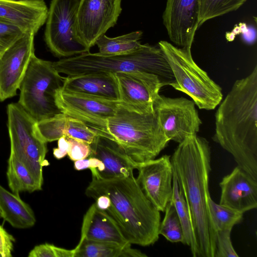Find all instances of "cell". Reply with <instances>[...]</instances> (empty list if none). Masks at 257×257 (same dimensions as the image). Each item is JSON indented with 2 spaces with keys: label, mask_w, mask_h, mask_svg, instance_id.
Instances as JSON below:
<instances>
[{
  "label": "cell",
  "mask_w": 257,
  "mask_h": 257,
  "mask_svg": "<svg viewBox=\"0 0 257 257\" xmlns=\"http://www.w3.org/2000/svg\"><path fill=\"white\" fill-rule=\"evenodd\" d=\"M143 32L137 31L114 38H109L105 34L100 37L95 45L99 53L103 55H116L127 53L139 49L143 44L139 40Z\"/></svg>",
  "instance_id": "25"
},
{
  "label": "cell",
  "mask_w": 257,
  "mask_h": 257,
  "mask_svg": "<svg viewBox=\"0 0 257 257\" xmlns=\"http://www.w3.org/2000/svg\"><path fill=\"white\" fill-rule=\"evenodd\" d=\"M56 101L62 113L84 123L94 120H106L113 116L119 103L68 92L61 89L57 92Z\"/></svg>",
  "instance_id": "17"
},
{
  "label": "cell",
  "mask_w": 257,
  "mask_h": 257,
  "mask_svg": "<svg viewBox=\"0 0 257 257\" xmlns=\"http://www.w3.org/2000/svg\"><path fill=\"white\" fill-rule=\"evenodd\" d=\"M0 257H2V255L0 254Z\"/></svg>",
  "instance_id": "43"
},
{
  "label": "cell",
  "mask_w": 257,
  "mask_h": 257,
  "mask_svg": "<svg viewBox=\"0 0 257 257\" xmlns=\"http://www.w3.org/2000/svg\"><path fill=\"white\" fill-rule=\"evenodd\" d=\"M1 211H0V218H1Z\"/></svg>",
  "instance_id": "42"
},
{
  "label": "cell",
  "mask_w": 257,
  "mask_h": 257,
  "mask_svg": "<svg viewBox=\"0 0 257 257\" xmlns=\"http://www.w3.org/2000/svg\"><path fill=\"white\" fill-rule=\"evenodd\" d=\"M29 257H55L54 245L45 243L36 245L31 250Z\"/></svg>",
  "instance_id": "37"
},
{
  "label": "cell",
  "mask_w": 257,
  "mask_h": 257,
  "mask_svg": "<svg viewBox=\"0 0 257 257\" xmlns=\"http://www.w3.org/2000/svg\"><path fill=\"white\" fill-rule=\"evenodd\" d=\"M164 212L165 214L159 227V234L171 242L183 243L184 235L181 223L171 201L167 204Z\"/></svg>",
  "instance_id": "29"
},
{
  "label": "cell",
  "mask_w": 257,
  "mask_h": 257,
  "mask_svg": "<svg viewBox=\"0 0 257 257\" xmlns=\"http://www.w3.org/2000/svg\"><path fill=\"white\" fill-rule=\"evenodd\" d=\"M7 176L10 188L16 195H19L22 192L32 193L42 189V186L12 153L8 160Z\"/></svg>",
  "instance_id": "24"
},
{
  "label": "cell",
  "mask_w": 257,
  "mask_h": 257,
  "mask_svg": "<svg viewBox=\"0 0 257 257\" xmlns=\"http://www.w3.org/2000/svg\"><path fill=\"white\" fill-rule=\"evenodd\" d=\"M74 168L78 171L87 169L89 170L95 169L98 173H100L103 171L104 166L102 162L97 158L89 157L74 161Z\"/></svg>",
  "instance_id": "36"
},
{
  "label": "cell",
  "mask_w": 257,
  "mask_h": 257,
  "mask_svg": "<svg viewBox=\"0 0 257 257\" xmlns=\"http://www.w3.org/2000/svg\"><path fill=\"white\" fill-rule=\"evenodd\" d=\"M66 138L69 144L67 155L71 161L74 162L89 157L91 152L90 144L68 137Z\"/></svg>",
  "instance_id": "34"
},
{
  "label": "cell",
  "mask_w": 257,
  "mask_h": 257,
  "mask_svg": "<svg viewBox=\"0 0 257 257\" xmlns=\"http://www.w3.org/2000/svg\"><path fill=\"white\" fill-rule=\"evenodd\" d=\"M84 239L123 245L130 243L113 218L106 211L97 208L94 203L83 216L79 241Z\"/></svg>",
  "instance_id": "21"
},
{
  "label": "cell",
  "mask_w": 257,
  "mask_h": 257,
  "mask_svg": "<svg viewBox=\"0 0 257 257\" xmlns=\"http://www.w3.org/2000/svg\"><path fill=\"white\" fill-rule=\"evenodd\" d=\"M91 172L92 180L85 194L94 199L100 195L109 197L110 206L106 212L117 223L128 241L142 246L156 243L160 235V211L146 196L134 174L103 179L95 170Z\"/></svg>",
  "instance_id": "3"
},
{
  "label": "cell",
  "mask_w": 257,
  "mask_h": 257,
  "mask_svg": "<svg viewBox=\"0 0 257 257\" xmlns=\"http://www.w3.org/2000/svg\"><path fill=\"white\" fill-rule=\"evenodd\" d=\"M215 114L213 140L257 179V65L236 80Z\"/></svg>",
  "instance_id": "2"
},
{
  "label": "cell",
  "mask_w": 257,
  "mask_h": 257,
  "mask_svg": "<svg viewBox=\"0 0 257 257\" xmlns=\"http://www.w3.org/2000/svg\"><path fill=\"white\" fill-rule=\"evenodd\" d=\"M68 115L62 113L36 122V131L46 143L58 140L65 136Z\"/></svg>",
  "instance_id": "30"
},
{
  "label": "cell",
  "mask_w": 257,
  "mask_h": 257,
  "mask_svg": "<svg viewBox=\"0 0 257 257\" xmlns=\"http://www.w3.org/2000/svg\"><path fill=\"white\" fill-rule=\"evenodd\" d=\"M7 114L10 153L26 166L42 186L43 168L49 165L45 159L48 152L47 143L38 134L36 122L18 103L8 105Z\"/></svg>",
  "instance_id": "8"
},
{
  "label": "cell",
  "mask_w": 257,
  "mask_h": 257,
  "mask_svg": "<svg viewBox=\"0 0 257 257\" xmlns=\"http://www.w3.org/2000/svg\"><path fill=\"white\" fill-rule=\"evenodd\" d=\"M121 0H80L76 16L79 38L89 48L116 24Z\"/></svg>",
  "instance_id": "11"
},
{
  "label": "cell",
  "mask_w": 257,
  "mask_h": 257,
  "mask_svg": "<svg viewBox=\"0 0 257 257\" xmlns=\"http://www.w3.org/2000/svg\"><path fill=\"white\" fill-rule=\"evenodd\" d=\"M210 218L215 231L230 230L241 222L243 214L216 203L211 198L208 201Z\"/></svg>",
  "instance_id": "27"
},
{
  "label": "cell",
  "mask_w": 257,
  "mask_h": 257,
  "mask_svg": "<svg viewBox=\"0 0 257 257\" xmlns=\"http://www.w3.org/2000/svg\"><path fill=\"white\" fill-rule=\"evenodd\" d=\"M172 184L173 194L170 201L173 204L181 223L184 235L183 244L190 246L194 257L195 244L190 210L182 191L179 189L177 180L174 173Z\"/></svg>",
  "instance_id": "26"
},
{
  "label": "cell",
  "mask_w": 257,
  "mask_h": 257,
  "mask_svg": "<svg viewBox=\"0 0 257 257\" xmlns=\"http://www.w3.org/2000/svg\"><path fill=\"white\" fill-rule=\"evenodd\" d=\"M245 32L242 34V38L244 42L249 44H253L256 40V30L255 28L250 27L247 28L245 25Z\"/></svg>",
  "instance_id": "40"
},
{
  "label": "cell",
  "mask_w": 257,
  "mask_h": 257,
  "mask_svg": "<svg viewBox=\"0 0 257 257\" xmlns=\"http://www.w3.org/2000/svg\"><path fill=\"white\" fill-rule=\"evenodd\" d=\"M1 217L12 226L20 229L34 225L36 217L30 206L20 197L0 185Z\"/></svg>",
  "instance_id": "22"
},
{
  "label": "cell",
  "mask_w": 257,
  "mask_h": 257,
  "mask_svg": "<svg viewBox=\"0 0 257 257\" xmlns=\"http://www.w3.org/2000/svg\"><path fill=\"white\" fill-rule=\"evenodd\" d=\"M80 0H51L48 9L44 39L58 57L89 52L76 32V16Z\"/></svg>",
  "instance_id": "9"
},
{
  "label": "cell",
  "mask_w": 257,
  "mask_h": 257,
  "mask_svg": "<svg viewBox=\"0 0 257 257\" xmlns=\"http://www.w3.org/2000/svg\"><path fill=\"white\" fill-rule=\"evenodd\" d=\"M69 148V144L65 136H63L58 140V148L53 149V155L57 159L65 157Z\"/></svg>",
  "instance_id": "38"
},
{
  "label": "cell",
  "mask_w": 257,
  "mask_h": 257,
  "mask_svg": "<svg viewBox=\"0 0 257 257\" xmlns=\"http://www.w3.org/2000/svg\"><path fill=\"white\" fill-rule=\"evenodd\" d=\"M59 73L68 76L106 72L142 71L157 75L164 86L175 81L173 72L158 45L143 44L127 53L103 55L89 52L53 62Z\"/></svg>",
  "instance_id": "5"
},
{
  "label": "cell",
  "mask_w": 257,
  "mask_h": 257,
  "mask_svg": "<svg viewBox=\"0 0 257 257\" xmlns=\"http://www.w3.org/2000/svg\"><path fill=\"white\" fill-rule=\"evenodd\" d=\"M173 173L188 206L195 244L194 257H215L216 232L208 201L211 149L208 141L195 134L179 143L171 157Z\"/></svg>",
  "instance_id": "1"
},
{
  "label": "cell",
  "mask_w": 257,
  "mask_h": 257,
  "mask_svg": "<svg viewBox=\"0 0 257 257\" xmlns=\"http://www.w3.org/2000/svg\"><path fill=\"white\" fill-rule=\"evenodd\" d=\"M55 257H74L75 250L68 249L56 246L54 245Z\"/></svg>",
  "instance_id": "41"
},
{
  "label": "cell",
  "mask_w": 257,
  "mask_h": 257,
  "mask_svg": "<svg viewBox=\"0 0 257 257\" xmlns=\"http://www.w3.org/2000/svg\"><path fill=\"white\" fill-rule=\"evenodd\" d=\"M25 32L20 26L0 18V54Z\"/></svg>",
  "instance_id": "32"
},
{
  "label": "cell",
  "mask_w": 257,
  "mask_h": 257,
  "mask_svg": "<svg viewBox=\"0 0 257 257\" xmlns=\"http://www.w3.org/2000/svg\"><path fill=\"white\" fill-rule=\"evenodd\" d=\"M65 136L90 145L97 135L80 120L68 116Z\"/></svg>",
  "instance_id": "31"
},
{
  "label": "cell",
  "mask_w": 257,
  "mask_h": 257,
  "mask_svg": "<svg viewBox=\"0 0 257 257\" xmlns=\"http://www.w3.org/2000/svg\"><path fill=\"white\" fill-rule=\"evenodd\" d=\"M26 32L0 54V101L17 95L32 56L34 36Z\"/></svg>",
  "instance_id": "12"
},
{
  "label": "cell",
  "mask_w": 257,
  "mask_h": 257,
  "mask_svg": "<svg viewBox=\"0 0 257 257\" xmlns=\"http://www.w3.org/2000/svg\"><path fill=\"white\" fill-rule=\"evenodd\" d=\"M246 0H200L199 28L207 21L238 10Z\"/></svg>",
  "instance_id": "28"
},
{
  "label": "cell",
  "mask_w": 257,
  "mask_h": 257,
  "mask_svg": "<svg viewBox=\"0 0 257 257\" xmlns=\"http://www.w3.org/2000/svg\"><path fill=\"white\" fill-rule=\"evenodd\" d=\"M219 204L243 214L257 207V179L237 166L219 183Z\"/></svg>",
  "instance_id": "16"
},
{
  "label": "cell",
  "mask_w": 257,
  "mask_h": 257,
  "mask_svg": "<svg viewBox=\"0 0 257 257\" xmlns=\"http://www.w3.org/2000/svg\"><path fill=\"white\" fill-rule=\"evenodd\" d=\"M136 178L142 190L153 205L164 212L173 194V169L171 156L165 155L140 163Z\"/></svg>",
  "instance_id": "14"
},
{
  "label": "cell",
  "mask_w": 257,
  "mask_h": 257,
  "mask_svg": "<svg viewBox=\"0 0 257 257\" xmlns=\"http://www.w3.org/2000/svg\"><path fill=\"white\" fill-rule=\"evenodd\" d=\"M62 90L119 102L117 81L112 73L97 72L65 77Z\"/></svg>",
  "instance_id": "19"
},
{
  "label": "cell",
  "mask_w": 257,
  "mask_h": 257,
  "mask_svg": "<svg viewBox=\"0 0 257 257\" xmlns=\"http://www.w3.org/2000/svg\"><path fill=\"white\" fill-rule=\"evenodd\" d=\"M231 230L216 231V253L215 257H238L231 242Z\"/></svg>",
  "instance_id": "33"
},
{
  "label": "cell",
  "mask_w": 257,
  "mask_h": 257,
  "mask_svg": "<svg viewBox=\"0 0 257 257\" xmlns=\"http://www.w3.org/2000/svg\"><path fill=\"white\" fill-rule=\"evenodd\" d=\"M15 238L0 225V254L2 257L12 256Z\"/></svg>",
  "instance_id": "35"
},
{
  "label": "cell",
  "mask_w": 257,
  "mask_h": 257,
  "mask_svg": "<svg viewBox=\"0 0 257 257\" xmlns=\"http://www.w3.org/2000/svg\"><path fill=\"white\" fill-rule=\"evenodd\" d=\"M48 8L44 0H0V18L36 34L46 23Z\"/></svg>",
  "instance_id": "20"
},
{
  "label": "cell",
  "mask_w": 257,
  "mask_h": 257,
  "mask_svg": "<svg viewBox=\"0 0 257 257\" xmlns=\"http://www.w3.org/2000/svg\"><path fill=\"white\" fill-rule=\"evenodd\" d=\"M91 152L89 157L99 159L103 164V171L97 175L103 179L125 177L133 174L139 164L134 161L115 141L97 135L90 145Z\"/></svg>",
  "instance_id": "18"
},
{
  "label": "cell",
  "mask_w": 257,
  "mask_h": 257,
  "mask_svg": "<svg viewBox=\"0 0 257 257\" xmlns=\"http://www.w3.org/2000/svg\"><path fill=\"white\" fill-rule=\"evenodd\" d=\"M131 243L121 245L109 242L88 240L79 241L74 248V257H146L140 250L134 249Z\"/></svg>",
  "instance_id": "23"
},
{
  "label": "cell",
  "mask_w": 257,
  "mask_h": 257,
  "mask_svg": "<svg viewBox=\"0 0 257 257\" xmlns=\"http://www.w3.org/2000/svg\"><path fill=\"white\" fill-rule=\"evenodd\" d=\"M85 124L97 135L116 141L137 163L155 159L169 142L154 112L141 113L119 102L113 116Z\"/></svg>",
  "instance_id": "4"
},
{
  "label": "cell",
  "mask_w": 257,
  "mask_h": 257,
  "mask_svg": "<svg viewBox=\"0 0 257 257\" xmlns=\"http://www.w3.org/2000/svg\"><path fill=\"white\" fill-rule=\"evenodd\" d=\"M158 45L175 80L171 86L190 96L199 109H215L222 99V89L195 63L191 48L179 47L166 41Z\"/></svg>",
  "instance_id": "6"
},
{
  "label": "cell",
  "mask_w": 257,
  "mask_h": 257,
  "mask_svg": "<svg viewBox=\"0 0 257 257\" xmlns=\"http://www.w3.org/2000/svg\"><path fill=\"white\" fill-rule=\"evenodd\" d=\"M64 79L53 62L34 54L19 88L18 104L36 122L62 113L57 105L56 94Z\"/></svg>",
  "instance_id": "7"
},
{
  "label": "cell",
  "mask_w": 257,
  "mask_h": 257,
  "mask_svg": "<svg viewBox=\"0 0 257 257\" xmlns=\"http://www.w3.org/2000/svg\"><path fill=\"white\" fill-rule=\"evenodd\" d=\"M120 101L124 106L141 113L154 112V103L164 86L156 75L142 71L114 73Z\"/></svg>",
  "instance_id": "13"
},
{
  "label": "cell",
  "mask_w": 257,
  "mask_h": 257,
  "mask_svg": "<svg viewBox=\"0 0 257 257\" xmlns=\"http://www.w3.org/2000/svg\"><path fill=\"white\" fill-rule=\"evenodd\" d=\"M200 8V0H167L163 24L178 47L191 48L199 28Z\"/></svg>",
  "instance_id": "15"
},
{
  "label": "cell",
  "mask_w": 257,
  "mask_h": 257,
  "mask_svg": "<svg viewBox=\"0 0 257 257\" xmlns=\"http://www.w3.org/2000/svg\"><path fill=\"white\" fill-rule=\"evenodd\" d=\"M95 204L97 208L106 211L110 206V201L108 196L105 195H100L95 199Z\"/></svg>",
  "instance_id": "39"
},
{
  "label": "cell",
  "mask_w": 257,
  "mask_h": 257,
  "mask_svg": "<svg viewBox=\"0 0 257 257\" xmlns=\"http://www.w3.org/2000/svg\"><path fill=\"white\" fill-rule=\"evenodd\" d=\"M153 107L159 125L169 141L179 144L199 132L202 121L193 100L159 94Z\"/></svg>",
  "instance_id": "10"
}]
</instances>
